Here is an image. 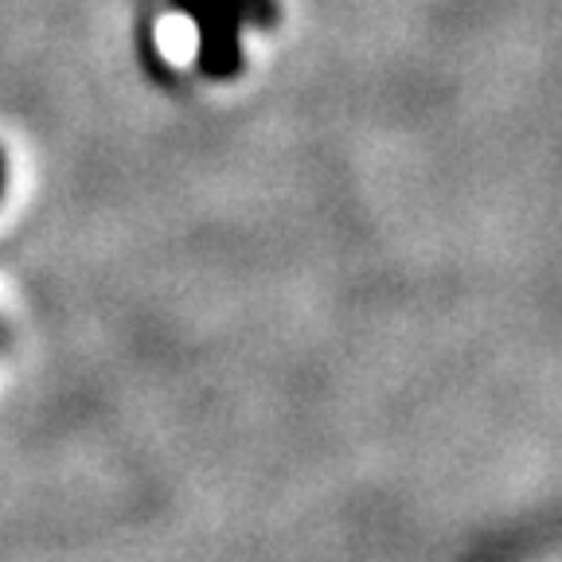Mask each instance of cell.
Listing matches in <instances>:
<instances>
[{
  "label": "cell",
  "mask_w": 562,
  "mask_h": 562,
  "mask_svg": "<svg viewBox=\"0 0 562 562\" xmlns=\"http://www.w3.org/2000/svg\"><path fill=\"white\" fill-rule=\"evenodd\" d=\"M0 192H4V153H0Z\"/></svg>",
  "instance_id": "3"
},
{
  "label": "cell",
  "mask_w": 562,
  "mask_h": 562,
  "mask_svg": "<svg viewBox=\"0 0 562 562\" xmlns=\"http://www.w3.org/2000/svg\"><path fill=\"white\" fill-rule=\"evenodd\" d=\"M231 4H235L238 20L250 24V27H258V32H270V27L281 20L278 0H231Z\"/></svg>",
  "instance_id": "2"
},
{
  "label": "cell",
  "mask_w": 562,
  "mask_h": 562,
  "mask_svg": "<svg viewBox=\"0 0 562 562\" xmlns=\"http://www.w3.org/2000/svg\"><path fill=\"white\" fill-rule=\"evenodd\" d=\"M195 24V67L207 79H235L243 70V20L231 0H172Z\"/></svg>",
  "instance_id": "1"
}]
</instances>
